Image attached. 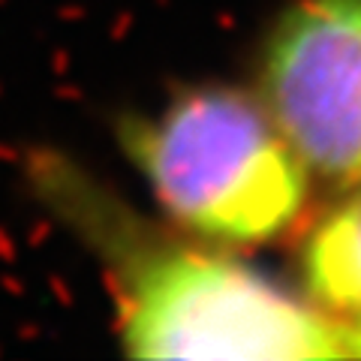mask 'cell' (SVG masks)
Here are the masks:
<instances>
[{
  "instance_id": "1",
  "label": "cell",
  "mask_w": 361,
  "mask_h": 361,
  "mask_svg": "<svg viewBox=\"0 0 361 361\" xmlns=\"http://www.w3.org/2000/svg\"><path fill=\"white\" fill-rule=\"evenodd\" d=\"M127 148L160 205L205 238L268 241L307 196V166L265 103L232 87L175 99L127 130Z\"/></svg>"
},
{
  "instance_id": "2",
  "label": "cell",
  "mask_w": 361,
  "mask_h": 361,
  "mask_svg": "<svg viewBox=\"0 0 361 361\" xmlns=\"http://www.w3.org/2000/svg\"><path fill=\"white\" fill-rule=\"evenodd\" d=\"M346 331L223 256L157 253L123 277L121 343L133 358H349Z\"/></svg>"
},
{
  "instance_id": "3",
  "label": "cell",
  "mask_w": 361,
  "mask_h": 361,
  "mask_svg": "<svg viewBox=\"0 0 361 361\" xmlns=\"http://www.w3.org/2000/svg\"><path fill=\"white\" fill-rule=\"evenodd\" d=\"M262 103L301 163L361 184V0H301L265 49Z\"/></svg>"
},
{
  "instance_id": "4",
  "label": "cell",
  "mask_w": 361,
  "mask_h": 361,
  "mask_svg": "<svg viewBox=\"0 0 361 361\" xmlns=\"http://www.w3.org/2000/svg\"><path fill=\"white\" fill-rule=\"evenodd\" d=\"M301 268L319 307L361 319V196L346 199L316 223Z\"/></svg>"
},
{
  "instance_id": "5",
  "label": "cell",
  "mask_w": 361,
  "mask_h": 361,
  "mask_svg": "<svg viewBox=\"0 0 361 361\" xmlns=\"http://www.w3.org/2000/svg\"><path fill=\"white\" fill-rule=\"evenodd\" d=\"M346 353L349 355H361V325L346 331Z\"/></svg>"
}]
</instances>
